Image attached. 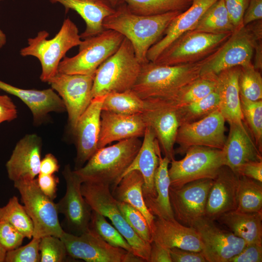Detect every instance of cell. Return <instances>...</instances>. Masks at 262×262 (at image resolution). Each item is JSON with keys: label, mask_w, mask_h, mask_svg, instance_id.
<instances>
[{"label": "cell", "mask_w": 262, "mask_h": 262, "mask_svg": "<svg viewBox=\"0 0 262 262\" xmlns=\"http://www.w3.org/2000/svg\"><path fill=\"white\" fill-rule=\"evenodd\" d=\"M182 12L175 11L156 16H142L131 12L124 2L103 21L104 29L122 34L132 44L135 54L141 64L149 62L148 49L162 37L172 20Z\"/></svg>", "instance_id": "obj_1"}, {"label": "cell", "mask_w": 262, "mask_h": 262, "mask_svg": "<svg viewBox=\"0 0 262 262\" xmlns=\"http://www.w3.org/2000/svg\"><path fill=\"white\" fill-rule=\"evenodd\" d=\"M142 142L132 138L98 148L85 165L74 170L82 180L114 189L138 153Z\"/></svg>", "instance_id": "obj_2"}, {"label": "cell", "mask_w": 262, "mask_h": 262, "mask_svg": "<svg viewBox=\"0 0 262 262\" xmlns=\"http://www.w3.org/2000/svg\"><path fill=\"white\" fill-rule=\"evenodd\" d=\"M201 61L197 63L169 66L149 61L142 64L132 88L142 99H170L183 87L200 76Z\"/></svg>", "instance_id": "obj_3"}, {"label": "cell", "mask_w": 262, "mask_h": 262, "mask_svg": "<svg viewBox=\"0 0 262 262\" xmlns=\"http://www.w3.org/2000/svg\"><path fill=\"white\" fill-rule=\"evenodd\" d=\"M49 35L46 31L38 32L35 37L28 39V46L20 51L22 56H34L39 60L42 68L40 80L47 82L57 73L66 53L82 41L77 26L69 17L65 19L53 38L47 39Z\"/></svg>", "instance_id": "obj_4"}, {"label": "cell", "mask_w": 262, "mask_h": 262, "mask_svg": "<svg viewBox=\"0 0 262 262\" xmlns=\"http://www.w3.org/2000/svg\"><path fill=\"white\" fill-rule=\"evenodd\" d=\"M141 65L136 57L132 44L125 37L115 52L96 70L92 91L93 98L111 93L131 90Z\"/></svg>", "instance_id": "obj_5"}, {"label": "cell", "mask_w": 262, "mask_h": 262, "mask_svg": "<svg viewBox=\"0 0 262 262\" xmlns=\"http://www.w3.org/2000/svg\"><path fill=\"white\" fill-rule=\"evenodd\" d=\"M82 195L93 211L108 218L132 248L133 254L148 261L151 244L141 239L132 229L119 209L117 200L109 185L83 182Z\"/></svg>", "instance_id": "obj_6"}, {"label": "cell", "mask_w": 262, "mask_h": 262, "mask_svg": "<svg viewBox=\"0 0 262 262\" xmlns=\"http://www.w3.org/2000/svg\"><path fill=\"white\" fill-rule=\"evenodd\" d=\"M125 37L113 30L82 40L78 53L65 57L60 62L58 72L67 74L94 75L98 67L118 49Z\"/></svg>", "instance_id": "obj_7"}, {"label": "cell", "mask_w": 262, "mask_h": 262, "mask_svg": "<svg viewBox=\"0 0 262 262\" xmlns=\"http://www.w3.org/2000/svg\"><path fill=\"white\" fill-rule=\"evenodd\" d=\"M231 33L187 31L173 41L153 62L174 66L200 62L214 52Z\"/></svg>", "instance_id": "obj_8"}, {"label": "cell", "mask_w": 262, "mask_h": 262, "mask_svg": "<svg viewBox=\"0 0 262 262\" xmlns=\"http://www.w3.org/2000/svg\"><path fill=\"white\" fill-rule=\"evenodd\" d=\"M14 185L32 221L33 237L52 235L60 238L65 230L59 222L56 204L41 191L36 178L18 180Z\"/></svg>", "instance_id": "obj_9"}, {"label": "cell", "mask_w": 262, "mask_h": 262, "mask_svg": "<svg viewBox=\"0 0 262 262\" xmlns=\"http://www.w3.org/2000/svg\"><path fill=\"white\" fill-rule=\"evenodd\" d=\"M180 160H172L168 169L170 186L179 188L198 180H213L224 165L222 149L193 146L185 151Z\"/></svg>", "instance_id": "obj_10"}, {"label": "cell", "mask_w": 262, "mask_h": 262, "mask_svg": "<svg viewBox=\"0 0 262 262\" xmlns=\"http://www.w3.org/2000/svg\"><path fill=\"white\" fill-rule=\"evenodd\" d=\"M68 256L86 262H142L141 258L105 242L94 229L77 235L64 231L60 237Z\"/></svg>", "instance_id": "obj_11"}, {"label": "cell", "mask_w": 262, "mask_h": 262, "mask_svg": "<svg viewBox=\"0 0 262 262\" xmlns=\"http://www.w3.org/2000/svg\"><path fill=\"white\" fill-rule=\"evenodd\" d=\"M258 41L247 26L236 30L214 52L201 61L200 75H217L228 68L252 64Z\"/></svg>", "instance_id": "obj_12"}, {"label": "cell", "mask_w": 262, "mask_h": 262, "mask_svg": "<svg viewBox=\"0 0 262 262\" xmlns=\"http://www.w3.org/2000/svg\"><path fill=\"white\" fill-rule=\"evenodd\" d=\"M146 106L141 115L147 127L153 131L164 156L174 159V146L180 126L178 107L172 100L150 98L144 99Z\"/></svg>", "instance_id": "obj_13"}, {"label": "cell", "mask_w": 262, "mask_h": 262, "mask_svg": "<svg viewBox=\"0 0 262 262\" xmlns=\"http://www.w3.org/2000/svg\"><path fill=\"white\" fill-rule=\"evenodd\" d=\"M94 76L57 72L48 82L64 102L72 132L93 99Z\"/></svg>", "instance_id": "obj_14"}, {"label": "cell", "mask_w": 262, "mask_h": 262, "mask_svg": "<svg viewBox=\"0 0 262 262\" xmlns=\"http://www.w3.org/2000/svg\"><path fill=\"white\" fill-rule=\"evenodd\" d=\"M225 119L219 109L197 121L180 126L176 139L177 153L189 147L202 146L222 149L226 140Z\"/></svg>", "instance_id": "obj_15"}, {"label": "cell", "mask_w": 262, "mask_h": 262, "mask_svg": "<svg viewBox=\"0 0 262 262\" xmlns=\"http://www.w3.org/2000/svg\"><path fill=\"white\" fill-rule=\"evenodd\" d=\"M213 221L204 216L193 225L201 240V252L207 262H229L246 243L230 231L218 228Z\"/></svg>", "instance_id": "obj_16"}, {"label": "cell", "mask_w": 262, "mask_h": 262, "mask_svg": "<svg viewBox=\"0 0 262 262\" xmlns=\"http://www.w3.org/2000/svg\"><path fill=\"white\" fill-rule=\"evenodd\" d=\"M62 174L66 181V192L56 203L57 211L64 215L70 233L79 235L89 229L92 210L82 195V180L69 164L65 166Z\"/></svg>", "instance_id": "obj_17"}, {"label": "cell", "mask_w": 262, "mask_h": 262, "mask_svg": "<svg viewBox=\"0 0 262 262\" xmlns=\"http://www.w3.org/2000/svg\"><path fill=\"white\" fill-rule=\"evenodd\" d=\"M213 180L203 179L188 182L179 188L170 186L169 193L175 219L183 225L192 227L205 215V207Z\"/></svg>", "instance_id": "obj_18"}, {"label": "cell", "mask_w": 262, "mask_h": 262, "mask_svg": "<svg viewBox=\"0 0 262 262\" xmlns=\"http://www.w3.org/2000/svg\"><path fill=\"white\" fill-rule=\"evenodd\" d=\"M105 96L92 99L79 118L72 132L76 137L77 148L74 170L83 166L98 149L100 115Z\"/></svg>", "instance_id": "obj_19"}, {"label": "cell", "mask_w": 262, "mask_h": 262, "mask_svg": "<svg viewBox=\"0 0 262 262\" xmlns=\"http://www.w3.org/2000/svg\"><path fill=\"white\" fill-rule=\"evenodd\" d=\"M42 140L36 134L25 135L16 143L6 164L9 179L14 182L33 180L39 175Z\"/></svg>", "instance_id": "obj_20"}, {"label": "cell", "mask_w": 262, "mask_h": 262, "mask_svg": "<svg viewBox=\"0 0 262 262\" xmlns=\"http://www.w3.org/2000/svg\"><path fill=\"white\" fill-rule=\"evenodd\" d=\"M239 178L229 167H221L210 189L204 216L214 220L236 209Z\"/></svg>", "instance_id": "obj_21"}, {"label": "cell", "mask_w": 262, "mask_h": 262, "mask_svg": "<svg viewBox=\"0 0 262 262\" xmlns=\"http://www.w3.org/2000/svg\"><path fill=\"white\" fill-rule=\"evenodd\" d=\"M150 230L152 242L165 247L201 251L202 244L196 230L175 219L168 220L155 217Z\"/></svg>", "instance_id": "obj_22"}, {"label": "cell", "mask_w": 262, "mask_h": 262, "mask_svg": "<svg viewBox=\"0 0 262 262\" xmlns=\"http://www.w3.org/2000/svg\"><path fill=\"white\" fill-rule=\"evenodd\" d=\"M147 127L141 114L127 115L102 111L98 149L115 141L143 137Z\"/></svg>", "instance_id": "obj_23"}, {"label": "cell", "mask_w": 262, "mask_h": 262, "mask_svg": "<svg viewBox=\"0 0 262 262\" xmlns=\"http://www.w3.org/2000/svg\"><path fill=\"white\" fill-rule=\"evenodd\" d=\"M0 89L22 101L31 111L33 123L36 125L44 122L51 112L66 111L62 99L51 88L42 90L24 89L0 80Z\"/></svg>", "instance_id": "obj_24"}, {"label": "cell", "mask_w": 262, "mask_h": 262, "mask_svg": "<svg viewBox=\"0 0 262 262\" xmlns=\"http://www.w3.org/2000/svg\"><path fill=\"white\" fill-rule=\"evenodd\" d=\"M228 138L222 150L224 165L238 175L241 167L251 161H262V152L257 147L247 128L229 124Z\"/></svg>", "instance_id": "obj_25"}, {"label": "cell", "mask_w": 262, "mask_h": 262, "mask_svg": "<svg viewBox=\"0 0 262 262\" xmlns=\"http://www.w3.org/2000/svg\"><path fill=\"white\" fill-rule=\"evenodd\" d=\"M217 0H193L191 6L177 16L165 29L162 37L148 49L147 57L154 62L161 52L183 33L194 29L206 10Z\"/></svg>", "instance_id": "obj_26"}, {"label": "cell", "mask_w": 262, "mask_h": 262, "mask_svg": "<svg viewBox=\"0 0 262 262\" xmlns=\"http://www.w3.org/2000/svg\"><path fill=\"white\" fill-rule=\"evenodd\" d=\"M160 154L161 149L155 134L151 128L147 127L140 149L123 175V177L132 170H137L141 173L144 180L143 188L144 199L155 196L154 177L159 164V155Z\"/></svg>", "instance_id": "obj_27"}, {"label": "cell", "mask_w": 262, "mask_h": 262, "mask_svg": "<svg viewBox=\"0 0 262 262\" xmlns=\"http://www.w3.org/2000/svg\"><path fill=\"white\" fill-rule=\"evenodd\" d=\"M240 66L228 68L217 75L216 90L219 97V110L229 124L246 127L242 113L238 78Z\"/></svg>", "instance_id": "obj_28"}, {"label": "cell", "mask_w": 262, "mask_h": 262, "mask_svg": "<svg viewBox=\"0 0 262 262\" xmlns=\"http://www.w3.org/2000/svg\"><path fill=\"white\" fill-rule=\"evenodd\" d=\"M52 3H59L66 12L76 11L86 24L84 31L81 34L84 39L95 36L104 30L103 21L105 17L115 11L109 0H48Z\"/></svg>", "instance_id": "obj_29"}, {"label": "cell", "mask_w": 262, "mask_h": 262, "mask_svg": "<svg viewBox=\"0 0 262 262\" xmlns=\"http://www.w3.org/2000/svg\"><path fill=\"white\" fill-rule=\"evenodd\" d=\"M217 219L246 244H262V213L235 210L224 213Z\"/></svg>", "instance_id": "obj_30"}, {"label": "cell", "mask_w": 262, "mask_h": 262, "mask_svg": "<svg viewBox=\"0 0 262 262\" xmlns=\"http://www.w3.org/2000/svg\"><path fill=\"white\" fill-rule=\"evenodd\" d=\"M144 184V180L141 173L132 170L125 175L111 192L117 201L126 202L141 212L151 228L155 216L150 212L145 203L143 194Z\"/></svg>", "instance_id": "obj_31"}, {"label": "cell", "mask_w": 262, "mask_h": 262, "mask_svg": "<svg viewBox=\"0 0 262 262\" xmlns=\"http://www.w3.org/2000/svg\"><path fill=\"white\" fill-rule=\"evenodd\" d=\"M170 160L159 155V164L154 177L156 195L155 197L145 200L147 207L155 217L168 220L174 219L169 198L170 181L168 165Z\"/></svg>", "instance_id": "obj_32"}, {"label": "cell", "mask_w": 262, "mask_h": 262, "mask_svg": "<svg viewBox=\"0 0 262 262\" xmlns=\"http://www.w3.org/2000/svg\"><path fill=\"white\" fill-rule=\"evenodd\" d=\"M194 30L223 34L231 33L236 29L230 19L223 0H217L204 13Z\"/></svg>", "instance_id": "obj_33"}, {"label": "cell", "mask_w": 262, "mask_h": 262, "mask_svg": "<svg viewBox=\"0 0 262 262\" xmlns=\"http://www.w3.org/2000/svg\"><path fill=\"white\" fill-rule=\"evenodd\" d=\"M193 0H121L133 14L156 16L187 10Z\"/></svg>", "instance_id": "obj_34"}, {"label": "cell", "mask_w": 262, "mask_h": 262, "mask_svg": "<svg viewBox=\"0 0 262 262\" xmlns=\"http://www.w3.org/2000/svg\"><path fill=\"white\" fill-rule=\"evenodd\" d=\"M217 75L207 74L198 77L181 88L170 99L177 107L200 99L216 90Z\"/></svg>", "instance_id": "obj_35"}, {"label": "cell", "mask_w": 262, "mask_h": 262, "mask_svg": "<svg viewBox=\"0 0 262 262\" xmlns=\"http://www.w3.org/2000/svg\"><path fill=\"white\" fill-rule=\"evenodd\" d=\"M145 106V100L132 90H129L107 94L102 103V111L127 115L141 114Z\"/></svg>", "instance_id": "obj_36"}, {"label": "cell", "mask_w": 262, "mask_h": 262, "mask_svg": "<svg viewBox=\"0 0 262 262\" xmlns=\"http://www.w3.org/2000/svg\"><path fill=\"white\" fill-rule=\"evenodd\" d=\"M236 210L248 213H262V182L240 176Z\"/></svg>", "instance_id": "obj_37"}, {"label": "cell", "mask_w": 262, "mask_h": 262, "mask_svg": "<svg viewBox=\"0 0 262 262\" xmlns=\"http://www.w3.org/2000/svg\"><path fill=\"white\" fill-rule=\"evenodd\" d=\"M0 220L9 223L25 238H33L32 221L16 196H12L6 205L0 207Z\"/></svg>", "instance_id": "obj_38"}, {"label": "cell", "mask_w": 262, "mask_h": 262, "mask_svg": "<svg viewBox=\"0 0 262 262\" xmlns=\"http://www.w3.org/2000/svg\"><path fill=\"white\" fill-rule=\"evenodd\" d=\"M219 107V97L216 90L200 99L178 107L180 125L200 120Z\"/></svg>", "instance_id": "obj_39"}, {"label": "cell", "mask_w": 262, "mask_h": 262, "mask_svg": "<svg viewBox=\"0 0 262 262\" xmlns=\"http://www.w3.org/2000/svg\"><path fill=\"white\" fill-rule=\"evenodd\" d=\"M240 106L251 135L259 150H262V100L250 101L240 95Z\"/></svg>", "instance_id": "obj_40"}, {"label": "cell", "mask_w": 262, "mask_h": 262, "mask_svg": "<svg viewBox=\"0 0 262 262\" xmlns=\"http://www.w3.org/2000/svg\"><path fill=\"white\" fill-rule=\"evenodd\" d=\"M240 95L250 101L262 100V78L253 64L241 66L238 78Z\"/></svg>", "instance_id": "obj_41"}, {"label": "cell", "mask_w": 262, "mask_h": 262, "mask_svg": "<svg viewBox=\"0 0 262 262\" xmlns=\"http://www.w3.org/2000/svg\"><path fill=\"white\" fill-rule=\"evenodd\" d=\"M89 227L110 245L133 254L132 248L128 242L103 215L92 210Z\"/></svg>", "instance_id": "obj_42"}, {"label": "cell", "mask_w": 262, "mask_h": 262, "mask_svg": "<svg viewBox=\"0 0 262 262\" xmlns=\"http://www.w3.org/2000/svg\"><path fill=\"white\" fill-rule=\"evenodd\" d=\"M117 205L125 220L132 229L141 239L151 244L152 240L150 228L141 212L126 202L117 201Z\"/></svg>", "instance_id": "obj_43"}, {"label": "cell", "mask_w": 262, "mask_h": 262, "mask_svg": "<svg viewBox=\"0 0 262 262\" xmlns=\"http://www.w3.org/2000/svg\"><path fill=\"white\" fill-rule=\"evenodd\" d=\"M41 262H62L68 256L66 246L60 238L48 235L40 238Z\"/></svg>", "instance_id": "obj_44"}, {"label": "cell", "mask_w": 262, "mask_h": 262, "mask_svg": "<svg viewBox=\"0 0 262 262\" xmlns=\"http://www.w3.org/2000/svg\"><path fill=\"white\" fill-rule=\"evenodd\" d=\"M40 238L33 237L30 243L7 251L6 262H40L39 245Z\"/></svg>", "instance_id": "obj_45"}, {"label": "cell", "mask_w": 262, "mask_h": 262, "mask_svg": "<svg viewBox=\"0 0 262 262\" xmlns=\"http://www.w3.org/2000/svg\"><path fill=\"white\" fill-rule=\"evenodd\" d=\"M24 238L9 223L0 220V244L7 251L20 246Z\"/></svg>", "instance_id": "obj_46"}, {"label": "cell", "mask_w": 262, "mask_h": 262, "mask_svg": "<svg viewBox=\"0 0 262 262\" xmlns=\"http://www.w3.org/2000/svg\"><path fill=\"white\" fill-rule=\"evenodd\" d=\"M231 21L236 30L243 25V17L249 0H223Z\"/></svg>", "instance_id": "obj_47"}, {"label": "cell", "mask_w": 262, "mask_h": 262, "mask_svg": "<svg viewBox=\"0 0 262 262\" xmlns=\"http://www.w3.org/2000/svg\"><path fill=\"white\" fill-rule=\"evenodd\" d=\"M262 244H246L238 254L229 262H262Z\"/></svg>", "instance_id": "obj_48"}, {"label": "cell", "mask_w": 262, "mask_h": 262, "mask_svg": "<svg viewBox=\"0 0 262 262\" xmlns=\"http://www.w3.org/2000/svg\"><path fill=\"white\" fill-rule=\"evenodd\" d=\"M36 180L41 191L49 198L54 200L57 196L59 178L54 174H39Z\"/></svg>", "instance_id": "obj_49"}, {"label": "cell", "mask_w": 262, "mask_h": 262, "mask_svg": "<svg viewBox=\"0 0 262 262\" xmlns=\"http://www.w3.org/2000/svg\"><path fill=\"white\" fill-rule=\"evenodd\" d=\"M172 262H207L201 251L179 248L170 249Z\"/></svg>", "instance_id": "obj_50"}, {"label": "cell", "mask_w": 262, "mask_h": 262, "mask_svg": "<svg viewBox=\"0 0 262 262\" xmlns=\"http://www.w3.org/2000/svg\"><path fill=\"white\" fill-rule=\"evenodd\" d=\"M17 116L16 107L12 99L7 95H0V124L12 121Z\"/></svg>", "instance_id": "obj_51"}, {"label": "cell", "mask_w": 262, "mask_h": 262, "mask_svg": "<svg viewBox=\"0 0 262 262\" xmlns=\"http://www.w3.org/2000/svg\"><path fill=\"white\" fill-rule=\"evenodd\" d=\"M238 175L262 182V161H251L246 163L240 168Z\"/></svg>", "instance_id": "obj_52"}, {"label": "cell", "mask_w": 262, "mask_h": 262, "mask_svg": "<svg viewBox=\"0 0 262 262\" xmlns=\"http://www.w3.org/2000/svg\"><path fill=\"white\" fill-rule=\"evenodd\" d=\"M262 19V0H249L243 17V25Z\"/></svg>", "instance_id": "obj_53"}, {"label": "cell", "mask_w": 262, "mask_h": 262, "mask_svg": "<svg viewBox=\"0 0 262 262\" xmlns=\"http://www.w3.org/2000/svg\"><path fill=\"white\" fill-rule=\"evenodd\" d=\"M148 262H172L170 249L152 242Z\"/></svg>", "instance_id": "obj_54"}, {"label": "cell", "mask_w": 262, "mask_h": 262, "mask_svg": "<svg viewBox=\"0 0 262 262\" xmlns=\"http://www.w3.org/2000/svg\"><path fill=\"white\" fill-rule=\"evenodd\" d=\"M59 164L56 157L51 153L47 154L41 160L39 174H54L59 169Z\"/></svg>", "instance_id": "obj_55"}, {"label": "cell", "mask_w": 262, "mask_h": 262, "mask_svg": "<svg viewBox=\"0 0 262 262\" xmlns=\"http://www.w3.org/2000/svg\"><path fill=\"white\" fill-rule=\"evenodd\" d=\"M254 51H255L254 67L257 69H262V40L256 42Z\"/></svg>", "instance_id": "obj_56"}, {"label": "cell", "mask_w": 262, "mask_h": 262, "mask_svg": "<svg viewBox=\"0 0 262 262\" xmlns=\"http://www.w3.org/2000/svg\"><path fill=\"white\" fill-rule=\"evenodd\" d=\"M7 250L0 244V262H5Z\"/></svg>", "instance_id": "obj_57"}, {"label": "cell", "mask_w": 262, "mask_h": 262, "mask_svg": "<svg viewBox=\"0 0 262 262\" xmlns=\"http://www.w3.org/2000/svg\"><path fill=\"white\" fill-rule=\"evenodd\" d=\"M1 0H0V1ZM6 38L5 34L0 30V49L6 43Z\"/></svg>", "instance_id": "obj_58"}, {"label": "cell", "mask_w": 262, "mask_h": 262, "mask_svg": "<svg viewBox=\"0 0 262 262\" xmlns=\"http://www.w3.org/2000/svg\"><path fill=\"white\" fill-rule=\"evenodd\" d=\"M112 6L115 8L116 6L121 2V0H109Z\"/></svg>", "instance_id": "obj_59"}]
</instances>
